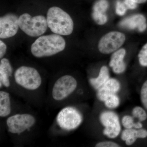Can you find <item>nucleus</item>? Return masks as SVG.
<instances>
[{"mask_svg": "<svg viewBox=\"0 0 147 147\" xmlns=\"http://www.w3.org/2000/svg\"><path fill=\"white\" fill-rule=\"evenodd\" d=\"M35 121L34 117L30 114H17L7 119V125L9 131L19 134L32 127Z\"/></svg>", "mask_w": 147, "mask_h": 147, "instance_id": "1a4fd4ad", "label": "nucleus"}, {"mask_svg": "<svg viewBox=\"0 0 147 147\" xmlns=\"http://www.w3.org/2000/svg\"><path fill=\"white\" fill-rule=\"evenodd\" d=\"M97 97L99 100L104 102L106 107L109 109L117 108L120 104V99L117 94H108L99 96Z\"/></svg>", "mask_w": 147, "mask_h": 147, "instance_id": "a211bd4d", "label": "nucleus"}, {"mask_svg": "<svg viewBox=\"0 0 147 147\" xmlns=\"http://www.w3.org/2000/svg\"><path fill=\"white\" fill-rule=\"evenodd\" d=\"M137 4L143 3L146 2L147 0H131Z\"/></svg>", "mask_w": 147, "mask_h": 147, "instance_id": "c85d7f7f", "label": "nucleus"}, {"mask_svg": "<svg viewBox=\"0 0 147 147\" xmlns=\"http://www.w3.org/2000/svg\"><path fill=\"white\" fill-rule=\"evenodd\" d=\"M124 3L127 9H133L137 8V3L131 0H124Z\"/></svg>", "mask_w": 147, "mask_h": 147, "instance_id": "bb28decb", "label": "nucleus"}, {"mask_svg": "<svg viewBox=\"0 0 147 147\" xmlns=\"http://www.w3.org/2000/svg\"><path fill=\"white\" fill-rule=\"evenodd\" d=\"M127 8L124 3L120 1L117 2L116 6V13L119 16H123L126 13Z\"/></svg>", "mask_w": 147, "mask_h": 147, "instance_id": "393cba45", "label": "nucleus"}, {"mask_svg": "<svg viewBox=\"0 0 147 147\" xmlns=\"http://www.w3.org/2000/svg\"><path fill=\"white\" fill-rule=\"evenodd\" d=\"M15 82L19 86L29 90H35L41 85V76L36 69L27 66L17 69L14 74Z\"/></svg>", "mask_w": 147, "mask_h": 147, "instance_id": "20e7f679", "label": "nucleus"}, {"mask_svg": "<svg viewBox=\"0 0 147 147\" xmlns=\"http://www.w3.org/2000/svg\"><path fill=\"white\" fill-rule=\"evenodd\" d=\"M132 115L134 117L138 119L139 121H144L147 119L146 112L140 106H136L133 108Z\"/></svg>", "mask_w": 147, "mask_h": 147, "instance_id": "aec40b11", "label": "nucleus"}, {"mask_svg": "<svg viewBox=\"0 0 147 147\" xmlns=\"http://www.w3.org/2000/svg\"><path fill=\"white\" fill-rule=\"evenodd\" d=\"M7 46L2 40H0V58L1 59L5 54Z\"/></svg>", "mask_w": 147, "mask_h": 147, "instance_id": "cd10ccee", "label": "nucleus"}, {"mask_svg": "<svg viewBox=\"0 0 147 147\" xmlns=\"http://www.w3.org/2000/svg\"><path fill=\"white\" fill-rule=\"evenodd\" d=\"M126 51L124 48L117 50L112 55L109 66L114 73L120 74L123 73L126 69V65L124 62Z\"/></svg>", "mask_w": 147, "mask_h": 147, "instance_id": "f8f14e48", "label": "nucleus"}, {"mask_svg": "<svg viewBox=\"0 0 147 147\" xmlns=\"http://www.w3.org/2000/svg\"><path fill=\"white\" fill-rule=\"evenodd\" d=\"M77 86V82L73 76L68 75L61 76L54 84L53 97L57 100H63L75 90Z\"/></svg>", "mask_w": 147, "mask_h": 147, "instance_id": "423d86ee", "label": "nucleus"}, {"mask_svg": "<svg viewBox=\"0 0 147 147\" xmlns=\"http://www.w3.org/2000/svg\"><path fill=\"white\" fill-rule=\"evenodd\" d=\"M82 117L78 110L71 107L64 108L58 114L57 121L61 128L67 130L75 129L82 123Z\"/></svg>", "mask_w": 147, "mask_h": 147, "instance_id": "39448f33", "label": "nucleus"}, {"mask_svg": "<svg viewBox=\"0 0 147 147\" xmlns=\"http://www.w3.org/2000/svg\"><path fill=\"white\" fill-rule=\"evenodd\" d=\"M125 40V35L122 33L110 32L102 36L99 40L98 50L102 54H110L118 50Z\"/></svg>", "mask_w": 147, "mask_h": 147, "instance_id": "0eeeda50", "label": "nucleus"}, {"mask_svg": "<svg viewBox=\"0 0 147 147\" xmlns=\"http://www.w3.org/2000/svg\"><path fill=\"white\" fill-rule=\"evenodd\" d=\"M122 28L130 30L137 29L139 31L143 32L146 29V20L144 15L135 14L125 18L119 24Z\"/></svg>", "mask_w": 147, "mask_h": 147, "instance_id": "9b49d317", "label": "nucleus"}, {"mask_svg": "<svg viewBox=\"0 0 147 147\" xmlns=\"http://www.w3.org/2000/svg\"><path fill=\"white\" fill-rule=\"evenodd\" d=\"M96 147H119L120 145L115 142L111 141H104L97 143L96 145Z\"/></svg>", "mask_w": 147, "mask_h": 147, "instance_id": "a878e982", "label": "nucleus"}, {"mask_svg": "<svg viewBox=\"0 0 147 147\" xmlns=\"http://www.w3.org/2000/svg\"><path fill=\"white\" fill-rule=\"evenodd\" d=\"M12 67L9 61L6 58H3L0 62V84L5 87H9L10 86L9 77L12 74Z\"/></svg>", "mask_w": 147, "mask_h": 147, "instance_id": "4468645a", "label": "nucleus"}, {"mask_svg": "<svg viewBox=\"0 0 147 147\" xmlns=\"http://www.w3.org/2000/svg\"><path fill=\"white\" fill-rule=\"evenodd\" d=\"M138 59L140 65L143 67H147V43L143 46L139 52Z\"/></svg>", "mask_w": 147, "mask_h": 147, "instance_id": "4be33fe9", "label": "nucleus"}, {"mask_svg": "<svg viewBox=\"0 0 147 147\" xmlns=\"http://www.w3.org/2000/svg\"><path fill=\"white\" fill-rule=\"evenodd\" d=\"M110 79L109 69L108 67L103 66L100 68L98 76L96 78H91L90 84L96 90L99 89Z\"/></svg>", "mask_w": 147, "mask_h": 147, "instance_id": "dca6fc26", "label": "nucleus"}, {"mask_svg": "<svg viewBox=\"0 0 147 147\" xmlns=\"http://www.w3.org/2000/svg\"><path fill=\"white\" fill-rule=\"evenodd\" d=\"M121 122L123 125L125 129L134 128L136 123L134 122L133 117L129 115L124 116Z\"/></svg>", "mask_w": 147, "mask_h": 147, "instance_id": "b1692460", "label": "nucleus"}, {"mask_svg": "<svg viewBox=\"0 0 147 147\" xmlns=\"http://www.w3.org/2000/svg\"><path fill=\"white\" fill-rule=\"evenodd\" d=\"M11 112V107L9 94L7 92H0V116L5 117Z\"/></svg>", "mask_w": 147, "mask_h": 147, "instance_id": "f3484780", "label": "nucleus"}, {"mask_svg": "<svg viewBox=\"0 0 147 147\" xmlns=\"http://www.w3.org/2000/svg\"><path fill=\"white\" fill-rule=\"evenodd\" d=\"M109 7V3L107 0H98L93 7L92 11L105 13Z\"/></svg>", "mask_w": 147, "mask_h": 147, "instance_id": "6ab92c4d", "label": "nucleus"}, {"mask_svg": "<svg viewBox=\"0 0 147 147\" xmlns=\"http://www.w3.org/2000/svg\"><path fill=\"white\" fill-rule=\"evenodd\" d=\"M20 29L29 36L37 37L41 36L47 30V19L42 15L32 17L30 14L25 13L18 18Z\"/></svg>", "mask_w": 147, "mask_h": 147, "instance_id": "7ed1b4c3", "label": "nucleus"}, {"mask_svg": "<svg viewBox=\"0 0 147 147\" xmlns=\"http://www.w3.org/2000/svg\"><path fill=\"white\" fill-rule=\"evenodd\" d=\"M92 16L94 21L98 25H104L108 21V17L105 13L92 11Z\"/></svg>", "mask_w": 147, "mask_h": 147, "instance_id": "412c9836", "label": "nucleus"}, {"mask_svg": "<svg viewBox=\"0 0 147 147\" xmlns=\"http://www.w3.org/2000/svg\"><path fill=\"white\" fill-rule=\"evenodd\" d=\"M47 26L54 33L67 36L73 32L74 23L68 13L58 7L48 9L47 14Z\"/></svg>", "mask_w": 147, "mask_h": 147, "instance_id": "f03ea898", "label": "nucleus"}, {"mask_svg": "<svg viewBox=\"0 0 147 147\" xmlns=\"http://www.w3.org/2000/svg\"><path fill=\"white\" fill-rule=\"evenodd\" d=\"M18 18L13 13H7L0 18V38L2 39L14 36L19 28Z\"/></svg>", "mask_w": 147, "mask_h": 147, "instance_id": "9d476101", "label": "nucleus"}, {"mask_svg": "<svg viewBox=\"0 0 147 147\" xmlns=\"http://www.w3.org/2000/svg\"><path fill=\"white\" fill-rule=\"evenodd\" d=\"M140 98L142 105L147 110V80L143 84L141 88Z\"/></svg>", "mask_w": 147, "mask_h": 147, "instance_id": "5701e85b", "label": "nucleus"}, {"mask_svg": "<svg viewBox=\"0 0 147 147\" xmlns=\"http://www.w3.org/2000/svg\"><path fill=\"white\" fill-rule=\"evenodd\" d=\"M65 40L60 35L52 34L38 37L32 44L31 51L37 58L53 56L63 51Z\"/></svg>", "mask_w": 147, "mask_h": 147, "instance_id": "f257e3e1", "label": "nucleus"}, {"mask_svg": "<svg viewBox=\"0 0 147 147\" xmlns=\"http://www.w3.org/2000/svg\"><path fill=\"white\" fill-rule=\"evenodd\" d=\"M147 137V130L145 129H125L121 135V139L125 141L127 146L134 144L138 138L144 139Z\"/></svg>", "mask_w": 147, "mask_h": 147, "instance_id": "ddd939ff", "label": "nucleus"}, {"mask_svg": "<svg viewBox=\"0 0 147 147\" xmlns=\"http://www.w3.org/2000/svg\"><path fill=\"white\" fill-rule=\"evenodd\" d=\"M99 119L104 127V135L110 139H114L119 136L121 126L118 116L116 113L111 111H104L100 114Z\"/></svg>", "mask_w": 147, "mask_h": 147, "instance_id": "6e6552de", "label": "nucleus"}, {"mask_svg": "<svg viewBox=\"0 0 147 147\" xmlns=\"http://www.w3.org/2000/svg\"><path fill=\"white\" fill-rule=\"evenodd\" d=\"M119 82L116 79L110 78L101 88L97 90V96L108 94H117L120 90Z\"/></svg>", "mask_w": 147, "mask_h": 147, "instance_id": "2eb2a0df", "label": "nucleus"}]
</instances>
